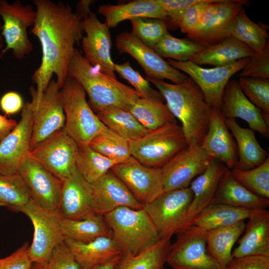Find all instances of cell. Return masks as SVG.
<instances>
[{
  "label": "cell",
  "instance_id": "3957f363",
  "mask_svg": "<svg viewBox=\"0 0 269 269\" xmlns=\"http://www.w3.org/2000/svg\"><path fill=\"white\" fill-rule=\"evenodd\" d=\"M68 77L74 78L83 88L95 114L110 107L129 110L139 98L134 88L92 66L76 47L69 65Z\"/></svg>",
  "mask_w": 269,
  "mask_h": 269
},
{
  "label": "cell",
  "instance_id": "7a4b0ae2",
  "mask_svg": "<svg viewBox=\"0 0 269 269\" xmlns=\"http://www.w3.org/2000/svg\"><path fill=\"white\" fill-rule=\"evenodd\" d=\"M145 79L157 88L171 114L180 122L188 146L201 145L208 129L212 109L198 86L189 77L180 84Z\"/></svg>",
  "mask_w": 269,
  "mask_h": 269
},
{
  "label": "cell",
  "instance_id": "b9f144b4",
  "mask_svg": "<svg viewBox=\"0 0 269 269\" xmlns=\"http://www.w3.org/2000/svg\"><path fill=\"white\" fill-rule=\"evenodd\" d=\"M88 145L93 150L111 159L125 161L131 156L130 141L107 127Z\"/></svg>",
  "mask_w": 269,
  "mask_h": 269
},
{
  "label": "cell",
  "instance_id": "f5cc1de1",
  "mask_svg": "<svg viewBox=\"0 0 269 269\" xmlns=\"http://www.w3.org/2000/svg\"><path fill=\"white\" fill-rule=\"evenodd\" d=\"M228 267L230 269H269V257L254 255L233 258Z\"/></svg>",
  "mask_w": 269,
  "mask_h": 269
},
{
  "label": "cell",
  "instance_id": "603a6c76",
  "mask_svg": "<svg viewBox=\"0 0 269 269\" xmlns=\"http://www.w3.org/2000/svg\"><path fill=\"white\" fill-rule=\"evenodd\" d=\"M58 212L61 217L73 220L85 219L96 214L90 184L77 167L63 182Z\"/></svg>",
  "mask_w": 269,
  "mask_h": 269
},
{
  "label": "cell",
  "instance_id": "ba28073f",
  "mask_svg": "<svg viewBox=\"0 0 269 269\" xmlns=\"http://www.w3.org/2000/svg\"><path fill=\"white\" fill-rule=\"evenodd\" d=\"M36 15V10L30 4H23L20 0L12 3L0 0V16L3 21L0 34L6 44L0 52V58L9 50L18 59L32 51L33 45L27 29L34 25Z\"/></svg>",
  "mask_w": 269,
  "mask_h": 269
},
{
  "label": "cell",
  "instance_id": "9f6ffc18",
  "mask_svg": "<svg viewBox=\"0 0 269 269\" xmlns=\"http://www.w3.org/2000/svg\"><path fill=\"white\" fill-rule=\"evenodd\" d=\"M94 2L95 1L92 0H81L77 3L75 12L82 20L87 17L92 12L91 11L90 7Z\"/></svg>",
  "mask_w": 269,
  "mask_h": 269
},
{
  "label": "cell",
  "instance_id": "8d00e7d4",
  "mask_svg": "<svg viewBox=\"0 0 269 269\" xmlns=\"http://www.w3.org/2000/svg\"><path fill=\"white\" fill-rule=\"evenodd\" d=\"M164 100L139 98L129 111L148 131L169 123L176 122Z\"/></svg>",
  "mask_w": 269,
  "mask_h": 269
},
{
  "label": "cell",
  "instance_id": "7bdbcfd3",
  "mask_svg": "<svg viewBox=\"0 0 269 269\" xmlns=\"http://www.w3.org/2000/svg\"><path fill=\"white\" fill-rule=\"evenodd\" d=\"M234 178L255 195L269 199V156L260 165L248 170L233 168Z\"/></svg>",
  "mask_w": 269,
  "mask_h": 269
},
{
  "label": "cell",
  "instance_id": "91938a15",
  "mask_svg": "<svg viewBox=\"0 0 269 269\" xmlns=\"http://www.w3.org/2000/svg\"><path fill=\"white\" fill-rule=\"evenodd\" d=\"M4 46V42H3V38L0 34V53L2 50V48Z\"/></svg>",
  "mask_w": 269,
  "mask_h": 269
},
{
  "label": "cell",
  "instance_id": "e0dca14e",
  "mask_svg": "<svg viewBox=\"0 0 269 269\" xmlns=\"http://www.w3.org/2000/svg\"><path fill=\"white\" fill-rule=\"evenodd\" d=\"M213 159L200 145L187 146L161 168L164 192L189 187Z\"/></svg>",
  "mask_w": 269,
  "mask_h": 269
},
{
  "label": "cell",
  "instance_id": "5bb4252c",
  "mask_svg": "<svg viewBox=\"0 0 269 269\" xmlns=\"http://www.w3.org/2000/svg\"><path fill=\"white\" fill-rule=\"evenodd\" d=\"M120 53H127L134 58L143 69L146 78L168 80L174 84L186 81L189 76L172 67L152 49L146 46L131 32L125 31L116 38Z\"/></svg>",
  "mask_w": 269,
  "mask_h": 269
},
{
  "label": "cell",
  "instance_id": "d6a6232c",
  "mask_svg": "<svg viewBox=\"0 0 269 269\" xmlns=\"http://www.w3.org/2000/svg\"><path fill=\"white\" fill-rule=\"evenodd\" d=\"M267 30V25L251 20L244 7L234 16L228 27L229 36L244 43L257 53L261 52L269 42Z\"/></svg>",
  "mask_w": 269,
  "mask_h": 269
},
{
  "label": "cell",
  "instance_id": "f546056e",
  "mask_svg": "<svg viewBox=\"0 0 269 269\" xmlns=\"http://www.w3.org/2000/svg\"><path fill=\"white\" fill-rule=\"evenodd\" d=\"M213 203L250 210L267 209L269 199L253 193L236 180L228 169L219 184Z\"/></svg>",
  "mask_w": 269,
  "mask_h": 269
},
{
  "label": "cell",
  "instance_id": "ffe728a7",
  "mask_svg": "<svg viewBox=\"0 0 269 269\" xmlns=\"http://www.w3.org/2000/svg\"><path fill=\"white\" fill-rule=\"evenodd\" d=\"M81 26L85 33L81 40L85 59L102 72L117 78L115 63L111 57L112 38L109 28L93 12L82 20Z\"/></svg>",
  "mask_w": 269,
  "mask_h": 269
},
{
  "label": "cell",
  "instance_id": "94428289",
  "mask_svg": "<svg viewBox=\"0 0 269 269\" xmlns=\"http://www.w3.org/2000/svg\"><path fill=\"white\" fill-rule=\"evenodd\" d=\"M2 24L0 23V31H1L2 29Z\"/></svg>",
  "mask_w": 269,
  "mask_h": 269
},
{
  "label": "cell",
  "instance_id": "ee69618b",
  "mask_svg": "<svg viewBox=\"0 0 269 269\" xmlns=\"http://www.w3.org/2000/svg\"><path fill=\"white\" fill-rule=\"evenodd\" d=\"M238 81L245 95L269 123V79L240 77Z\"/></svg>",
  "mask_w": 269,
  "mask_h": 269
},
{
  "label": "cell",
  "instance_id": "11a10c76",
  "mask_svg": "<svg viewBox=\"0 0 269 269\" xmlns=\"http://www.w3.org/2000/svg\"><path fill=\"white\" fill-rule=\"evenodd\" d=\"M17 122L0 114V142L14 128Z\"/></svg>",
  "mask_w": 269,
  "mask_h": 269
},
{
  "label": "cell",
  "instance_id": "f907efd6",
  "mask_svg": "<svg viewBox=\"0 0 269 269\" xmlns=\"http://www.w3.org/2000/svg\"><path fill=\"white\" fill-rule=\"evenodd\" d=\"M216 1L217 0H205L187 9L178 23V27L181 31L186 34L191 32L198 25L204 12Z\"/></svg>",
  "mask_w": 269,
  "mask_h": 269
},
{
  "label": "cell",
  "instance_id": "681fc988",
  "mask_svg": "<svg viewBox=\"0 0 269 269\" xmlns=\"http://www.w3.org/2000/svg\"><path fill=\"white\" fill-rule=\"evenodd\" d=\"M205 0H157L165 10L168 28L178 27V23L184 12L192 5L202 2Z\"/></svg>",
  "mask_w": 269,
  "mask_h": 269
},
{
  "label": "cell",
  "instance_id": "44dd1931",
  "mask_svg": "<svg viewBox=\"0 0 269 269\" xmlns=\"http://www.w3.org/2000/svg\"><path fill=\"white\" fill-rule=\"evenodd\" d=\"M90 185L96 214L103 216L122 207L137 210L143 208V205L111 170Z\"/></svg>",
  "mask_w": 269,
  "mask_h": 269
},
{
  "label": "cell",
  "instance_id": "680465c9",
  "mask_svg": "<svg viewBox=\"0 0 269 269\" xmlns=\"http://www.w3.org/2000/svg\"><path fill=\"white\" fill-rule=\"evenodd\" d=\"M41 269V265L37 263H33L31 267L30 268V269Z\"/></svg>",
  "mask_w": 269,
  "mask_h": 269
},
{
  "label": "cell",
  "instance_id": "484cf974",
  "mask_svg": "<svg viewBox=\"0 0 269 269\" xmlns=\"http://www.w3.org/2000/svg\"><path fill=\"white\" fill-rule=\"evenodd\" d=\"M244 234L232 252L233 258L248 256L269 257V211L251 210Z\"/></svg>",
  "mask_w": 269,
  "mask_h": 269
},
{
  "label": "cell",
  "instance_id": "e575fe53",
  "mask_svg": "<svg viewBox=\"0 0 269 269\" xmlns=\"http://www.w3.org/2000/svg\"><path fill=\"white\" fill-rule=\"evenodd\" d=\"M61 227L65 238L75 241L88 243L98 238H112L104 216L95 214L81 220L61 217Z\"/></svg>",
  "mask_w": 269,
  "mask_h": 269
},
{
  "label": "cell",
  "instance_id": "6f0895ef",
  "mask_svg": "<svg viewBox=\"0 0 269 269\" xmlns=\"http://www.w3.org/2000/svg\"><path fill=\"white\" fill-rule=\"evenodd\" d=\"M122 255L117 256L110 261L95 266L89 269H117Z\"/></svg>",
  "mask_w": 269,
  "mask_h": 269
},
{
  "label": "cell",
  "instance_id": "8fae6325",
  "mask_svg": "<svg viewBox=\"0 0 269 269\" xmlns=\"http://www.w3.org/2000/svg\"><path fill=\"white\" fill-rule=\"evenodd\" d=\"M249 57L231 64L211 68H204L190 61L179 62L168 59L173 68L188 75L201 91L207 104L212 108L221 110L225 89L230 78L241 71Z\"/></svg>",
  "mask_w": 269,
  "mask_h": 269
},
{
  "label": "cell",
  "instance_id": "2e32d148",
  "mask_svg": "<svg viewBox=\"0 0 269 269\" xmlns=\"http://www.w3.org/2000/svg\"><path fill=\"white\" fill-rule=\"evenodd\" d=\"M61 89L51 80L39 103L33 105V127L30 150L56 132L63 129L65 116Z\"/></svg>",
  "mask_w": 269,
  "mask_h": 269
},
{
  "label": "cell",
  "instance_id": "ac0fdd59",
  "mask_svg": "<svg viewBox=\"0 0 269 269\" xmlns=\"http://www.w3.org/2000/svg\"><path fill=\"white\" fill-rule=\"evenodd\" d=\"M33 127V105L24 104L21 118L14 128L0 142V174L17 172L30 150Z\"/></svg>",
  "mask_w": 269,
  "mask_h": 269
},
{
  "label": "cell",
  "instance_id": "836d02e7",
  "mask_svg": "<svg viewBox=\"0 0 269 269\" xmlns=\"http://www.w3.org/2000/svg\"><path fill=\"white\" fill-rule=\"evenodd\" d=\"M251 211L223 204L213 203L193 219L191 226L205 231L224 227L248 219Z\"/></svg>",
  "mask_w": 269,
  "mask_h": 269
},
{
  "label": "cell",
  "instance_id": "83f0119b",
  "mask_svg": "<svg viewBox=\"0 0 269 269\" xmlns=\"http://www.w3.org/2000/svg\"><path fill=\"white\" fill-rule=\"evenodd\" d=\"M64 242L81 269H89L122 255L120 249L110 237H100L88 243L65 238Z\"/></svg>",
  "mask_w": 269,
  "mask_h": 269
},
{
  "label": "cell",
  "instance_id": "74e56055",
  "mask_svg": "<svg viewBox=\"0 0 269 269\" xmlns=\"http://www.w3.org/2000/svg\"><path fill=\"white\" fill-rule=\"evenodd\" d=\"M171 238H160L138 255L122 256L117 269H164L171 245Z\"/></svg>",
  "mask_w": 269,
  "mask_h": 269
},
{
  "label": "cell",
  "instance_id": "4fadbf2b",
  "mask_svg": "<svg viewBox=\"0 0 269 269\" xmlns=\"http://www.w3.org/2000/svg\"><path fill=\"white\" fill-rule=\"evenodd\" d=\"M248 0H217L204 12L198 25L187 37L205 48L218 43L229 35L228 27L234 16Z\"/></svg>",
  "mask_w": 269,
  "mask_h": 269
},
{
  "label": "cell",
  "instance_id": "c3c4849f",
  "mask_svg": "<svg viewBox=\"0 0 269 269\" xmlns=\"http://www.w3.org/2000/svg\"><path fill=\"white\" fill-rule=\"evenodd\" d=\"M41 269H81L65 242L56 247Z\"/></svg>",
  "mask_w": 269,
  "mask_h": 269
},
{
  "label": "cell",
  "instance_id": "1f68e13d",
  "mask_svg": "<svg viewBox=\"0 0 269 269\" xmlns=\"http://www.w3.org/2000/svg\"><path fill=\"white\" fill-rule=\"evenodd\" d=\"M245 224L242 221L206 231L208 251L214 260L223 266H228L233 259L232 248L243 233Z\"/></svg>",
  "mask_w": 269,
  "mask_h": 269
},
{
  "label": "cell",
  "instance_id": "9a60e30c",
  "mask_svg": "<svg viewBox=\"0 0 269 269\" xmlns=\"http://www.w3.org/2000/svg\"><path fill=\"white\" fill-rule=\"evenodd\" d=\"M111 170L143 205L164 192L161 168L147 167L131 156Z\"/></svg>",
  "mask_w": 269,
  "mask_h": 269
},
{
  "label": "cell",
  "instance_id": "7dc6e473",
  "mask_svg": "<svg viewBox=\"0 0 269 269\" xmlns=\"http://www.w3.org/2000/svg\"><path fill=\"white\" fill-rule=\"evenodd\" d=\"M239 77L269 79V42L261 52H254L238 74Z\"/></svg>",
  "mask_w": 269,
  "mask_h": 269
},
{
  "label": "cell",
  "instance_id": "30bf717a",
  "mask_svg": "<svg viewBox=\"0 0 269 269\" xmlns=\"http://www.w3.org/2000/svg\"><path fill=\"white\" fill-rule=\"evenodd\" d=\"M193 197L188 187L164 191L143 205V209L152 220L160 238L171 237L182 229Z\"/></svg>",
  "mask_w": 269,
  "mask_h": 269
},
{
  "label": "cell",
  "instance_id": "4316f807",
  "mask_svg": "<svg viewBox=\"0 0 269 269\" xmlns=\"http://www.w3.org/2000/svg\"><path fill=\"white\" fill-rule=\"evenodd\" d=\"M98 13L105 18V24L114 28L125 20L136 18H150L167 21L164 8L157 0H134L120 4H103L99 6Z\"/></svg>",
  "mask_w": 269,
  "mask_h": 269
},
{
  "label": "cell",
  "instance_id": "d4e9b609",
  "mask_svg": "<svg viewBox=\"0 0 269 269\" xmlns=\"http://www.w3.org/2000/svg\"><path fill=\"white\" fill-rule=\"evenodd\" d=\"M228 169L223 163L213 159L205 171L192 181L189 187L193 197L181 230L190 226L193 219L213 203L220 181Z\"/></svg>",
  "mask_w": 269,
  "mask_h": 269
},
{
  "label": "cell",
  "instance_id": "8992f818",
  "mask_svg": "<svg viewBox=\"0 0 269 269\" xmlns=\"http://www.w3.org/2000/svg\"><path fill=\"white\" fill-rule=\"evenodd\" d=\"M187 146L181 126L169 123L130 141L131 155L144 166L161 168Z\"/></svg>",
  "mask_w": 269,
  "mask_h": 269
},
{
  "label": "cell",
  "instance_id": "f35d334b",
  "mask_svg": "<svg viewBox=\"0 0 269 269\" xmlns=\"http://www.w3.org/2000/svg\"><path fill=\"white\" fill-rule=\"evenodd\" d=\"M78 146L76 166L90 184L100 178L114 165L125 161L105 156L93 150L88 144Z\"/></svg>",
  "mask_w": 269,
  "mask_h": 269
},
{
  "label": "cell",
  "instance_id": "4dcf8cb0",
  "mask_svg": "<svg viewBox=\"0 0 269 269\" xmlns=\"http://www.w3.org/2000/svg\"><path fill=\"white\" fill-rule=\"evenodd\" d=\"M254 53L245 44L229 36L222 41L195 54L190 61L201 66L208 65L220 67L248 58Z\"/></svg>",
  "mask_w": 269,
  "mask_h": 269
},
{
  "label": "cell",
  "instance_id": "d6986e66",
  "mask_svg": "<svg viewBox=\"0 0 269 269\" xmlns=\"http://www.w3.org/2000/svg\"><path fill=\"white\" fill-rule=\"evenodd\" d=\"M17 172L28 187L32 198L41 207L58 212L63 187L60 179L28 156Z\"/></svg>",
  "mask_w": 269,
  "mask_h": 269
},
{
  "label": "cell",
  "instance_id": "60d3db41",
  "mask_svg": "<svg viewBox=\"0 0 269 269\" xmlns=\"http://www.w3.org/2000/svg\"><path fill=\"white\" fill-rule=\"evenodd\" d=\"M205 48L188 38H177L167 31L152 49L163 58L185 62Z\"/></svg>",
  "mask_w": 269,
  "mask_h": 269
},
{
  "label": "cell",
  "instance_id": "7402d4cb",
  "mask_svg": "<svg viewBox=\"0 0 269 269\" xmlns=\"http://www.w3.org/2000/svg\"><path fill=\"white\" fill-rule=\"evenodd\" d=\"M220 112L224 119H241L248 124L250 129L269 137V123L262 111L245 95L238 81L230 80L227 83Z\"/></svg>",
  "mask_w": 269,
  "mask_h": 269
},
{
  "label": "cell",
  "instance_id": "52a82bcc",
  "mask_svg": "<svg viewBox=\"0 0 269 269\" xmlns=\"http://www.w3.org/2000/svg\"><path fill=\"white\" fill-rule=\"evenodd\" d=\"M18 212L26 215L33 224V237L28 247V255L33 263L42 265L54 248L64 242L60 224L61 217L58 212L42 208L32 198Z\"/></svg>",
  "mask_w": 269,
  "mask_h": 269
},
{
  "label": "cell",
  "instance_id": "cb8c5ba5",
  "mask_svg": "<svg viewBox=\"0 0 269 269\" xmlns=\"http://www.w3.org/2000/svg\"><path fill=\"white\" fill-rule=\"evenodd\" d=\"M200 146L210 156L229 169L235 166L238 160L236 142L219 109H212L208 129Z\"/></svg>",
  "mask_w": 269,
  "mask_h": 269
},
{
  "label": "cell",
  "instance_id": "277c9868",
  "mask_svg": "<svg viewBox=\"0 0 269 269\" xmlns=\"http://www.w3.org/2000/svg\"><path fill=\"white\" fill-rule=\"evenodd\" d=\"M103 216L123 256L138 255L160 239L153 222L143 208L122 207Z\"/></svg>",
  "mask_w": 269,
  "mask_h": 269
},
{
  "label": "cell",
  "instance_id": "d590c367",
  "mask_svg": "<svg viewBox=\"0 0 269 269\" xmlns=\"http://www.w3.org/2000/svg\"><path fill=\"white\" fill-rule=\"evenodd\" d=\"M96 114L106 127L130 141L139 139L148 132L129 110L122 108L110 107Z\"/></svg>",
  "mask_w": 269,
  "mask_h": 269
},
{
  "label": "cell",
  "instance_id": "816d5d0a",
  "mask_svg": "<svg viewBox=\"0 0 269 269\" xmlns=\"http://www.w3.org/2000/svg\"><path fill=\"white\" fill-rule=\"evenodd\" d=\"M29 246L25 242L10 255L0 258V269H30L33 263L28 255Z\"/></svg>",
  "mask_w": 269,
  "mask_h": 269
},
{
  "label": "cell",
  "instance_id": "6da1fadb",
  "mask_svg": "<svg viewBox=\"0 0 269 269\" xmlns=\"http://www.w3.org/2000/svg\"><path fill=\"white\" fill-rule=\"evenodd\" d=\"M36 20L30 32L41 45V62L31 79L36 85L30 87L31 102L37 105L55 74L61 89L68 77V69L75 45L83 37L82 19L71 7L62 1L34 0Z\"/></svg>",
  "mask_w": 269,
  "mask_h": 269
},
{
  "label": "cell",
  "instance_id": "db71d44e",
  "mask_svg": "<svg viewBox=\"0 0 269 269\" xmlns=\"http://www.w3.org/2000/svg\"><path fill=\"white\" fill-rule=\"evenodd\" d=\"M23 106L22 98L14 91L5 93L0 100V108L5 115L16 114L22 109Z\"/></svg>",
  "mask_w": 269,
  "mask_h": 269
},
{
  "label": "cell",
  "instance_id": "9c48e42d",
  "mask_svg": "<svg viewBox=\"0 0 269 269\" xmlns=\"http://www.w3.org/2000/svg\"><path fill=\"white\" fill-rule=\"evenodd\" d=\"M206 231L193 225L176 234L166 260L173 269H230L222 265L209 255Z\"/></svg>",
  "mask_w": 269,
  "mask_h": 269
},
{
  "label": "cell",
  "instance_id": "f6af8a7d",
  "mask_svg": "<svg viewBox=\"0 0 269 269\" xmlns=\"http://www.w3.org/2000/svg\"><path fill=\"white\" fill-rule=\"evenodd\" d=\"M130 21L132 25L131 33L151 49L168 31L167 22L162 19L139 17Z\"/></svg>",
  "mask_w": 269,
  "mask_h": 269
},
{
  "label": "cell",
  "instance_id": "ab89813d",
  "mask_svg": "<svg viewBox=\"0 0 269 269\" xmlns=\"http://www.w3.org/2000/svg\"><path fill=\"white\" fill-rule=\"evenodd\" d=\"M30 191L20 175L0 174V206L18 211L31 199Z\"/></svg>",
  "mask_w": 269,
  "mask_h": 269
},
{
  "label": "cell",
  "instance_id": "5b68a950",
  "mask_svg": "<svg viewBox=\"0 0 269 269\" xmlns=\"http://www.w3.org/2000/svg\"><path fill=\"white\" fill-rule=\"evenodd\" d=\"M61 91L65 116L63 130L78 145L88 144L106 127L92 110L76 80L67 77Z\"/></svg>",
  "mask_w": 269,
  "mask_h": 269
},
{
  "label": "cell",
  "instance_id": "7c38bea8",
  "mask_svg": "<svg viewBox=\"0 0 269 269\" xmlns=\"http://www.w3.org/2000/svg\"><path fill=\"white\" fill-rule=\"evenodd\" d=\"M78 146L62 129L38 144L27 156L37 161L63 182L76 168Z\"/></svg>",
  "mask_w": 269,
  "mask_h": 269
},
{
  "label": "cell",
  "instance_id": "bcb514c9",
  "mask_svg": "<svg viewBox=\"0 0 269 269\" xmlns=\"http://www.w3.org/2000/svg\"><path fill=\"white\" fill-rule=\"evenodd\" d=\"M114 68L121 78L133 86L139 98L164 100L160 92L152 88L149 82L132 67L129 61L122 64H115Z\"/></svg>",
  "mask_w": 269,
  "mask_h": 269
},
{
  "label": "cell",
  "instance_id": "f1b7e54d",
  "mask_svg": "<svg viewBox=\"0 0 269 269\" xmlns=\"http://www.w3.org/2000/svg\"><path fill=\"white\" fill-rule=\"evenodd\" d=\"M225 121L236 140L238 160L234 168L248 170L264 162L269 154L258 142L254 131L241 127L235 119H225Z\"/></svg>",
  "mask_w": 269,
  "mask_h": 269
}]
</instances>
